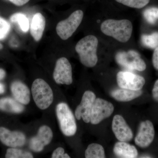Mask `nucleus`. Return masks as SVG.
Wrapping results in <instances>:
<instances>
[{"label": "nucleus", "mask_w": 158, "mask_h": 158, "mask_svg": "<svg viewBox=\"0 0 158 158\" xmlns=\"http://www.w3.org/2000/svg\"><path fill=\"white\" fill-rule=\"evenodd\" d=\"M101 30L105 35L113 37L120 42L125 43L128 41L131 36L133 25L128 20L109 19L106 20L102 24Z\"/></svg>", "instance_id": "nucleus-1"}, {"label": "nucleus", "mask_w": 158, "mask_h": 158, "mask_svg": "<svg viewBox=\"0 0 158 158\" xmlns=\"http://www.w3.org/2000/svg\"><path fill=\"white\" fill-rule=\"evenodd\" d=\"M98 39L94 35H88L79 40L75 47L82 64L87 67L95 66L98 61L97 50Z\"/></svg>", "instance_id": "nucleus-2"}, {"label": "nucleus", "mask_w": 158, "mask_h": 158, "mask_svg": "<svg viewBox=\"0 0 158 158\" xmlns=\"http://www.w3.org/2000/svg\"><path fill=\"white\" fill-rule=\"evenodd\" d=\"M31 91L35 104L40 110L48 109L53 101V93L52 88L42 79H37L34 81Z\"/></svg>", "instance_id": "nucleus-3"}, {"label": "nucleus", "mask_w": 158, "mask_h": 158, "mask_svg": "<svg viewBox=\"0 0 158 158\" xmlns=\"http://www.w3.org/2000/svg\"><path fill=\"white\" fill-rule=\"evenodd\" d=\"M56 113L59 127L65 136H73L76 133L77 126L75 118L68 105L59 103L56 107Z\"/></svg>", "instance_id": "nucleus-4"}, {"label": "nucleus", "mask_w": 158, "mask_h": 158, "mask_svg": "<svg viewBox=\"0 0 158 158\" xmlns=\"http://www.w3.org/2000/svg\"><path fill=\"white\" fill-rule=\"evenodd\" d=\"M83 17V11L78 10L73 12L66 19L58 23L56 31L59 37L63 40L71 37L81 24Z\"/></svg>", "instance_id": "nucleus-5"}, {"label": "nucleus", "mask_w": 158, "mask_h": 158, "mask_svg": "<svg viewBox=\"0 0 158 158\" xmlns=\"http://www.w3.org/2000/svg\"><path fill=\"white\" fill-rule=\"evenodd\" d=\"M115 59L118 65L130 70L143 71L146 68L145 62L141 59L140 54L135 51L118 52Z\"/></svg>", "instance_id": "nucleus-6"}, {"label": "nucleus", "mask_w": 158, "mask_h": 158, "mask_svg": "<svg viewBox=\"0 0 158 158\" xmlns=\"http://www.w3.org/2000/svg\"><path fill=\"white\" fill-rule=\"evenodd\" d=\"M113 104L103 99L95 100L92 111L90 122L92 124H98L105 118L110 117L114 111Z\"/></svg>", "instance_id": "nucleus-7"}, {"label": "nucleus", "mask_w": 158, "mask_h": 158, "mask_svg": "<svg viewBox=\"0 0 158 158\" xmlns=\"http://www.w3.org/2000/svg\"><path fill=\"white\" fill-rule=\"evenodd\" d=\"M53 76L57 84L66 85L72 84V68L68 59L65 57H62L57 60Z\"/></svg>", "instance_id": "nucleus-8"}, {"label": "nucleus", "mask_w": 158, "mask_h": 158, "mask_svg": "<svg viewBox=\"0 0 158 158\" xmlns=\"http://www.w3.org/2000/svg\"><path fill=\"white\" fill-rule=\"evenodd\" d=\"M116 80L119 88L131 90H141L145 84L143 77L128 71L118 72Z\"/></svg>", "instance_id": "nucleus-9"}, {"label": "nucleus", "mask_w": 158, "mask_h": 158, "mask_svg": "<svg viewBox=\"0 0 158 158\" xmlns=\"http://www.w3.org/2000/svg\"><path fill=\"white\" fill-rule=\"evenodd\" d=\"M96 99L95 94L92 91L87 90L83 94L80 104L78 106L75 116L78 120L81 118L86 123L90 122L91 111L94 103Z\"/></svg>", "instance_id": "nucleus-10"}, {"label": "nucleus", "mask_w": 158, "mask_h": 158, "mask_svg": "<svg viewBox=\"0 0 158 158\" xmlns=\"http://www.w3.org/2000/svg\"><path fill=\"white\" fill-rule=\"evenodd\" d=\"M53 138V132L50 128L43 125L39 128L37 135L29 141V147L34 152H40L48 145Z\"/></svg>", "instance_id": "nucleus-11"}, {"label": "nucleus", "mask_w": 158, "mask_h": 158, "mask_svg": "<svg viewBox=\"0 0 158 158\" xmlns=\"http://www.w3.org/2000/svg\"><path fill=\"white\" fill-rule=\"evenodd\" d=\"M154 136V128L152 123L149 120L142 122L135 138V142L139 147L144 148L152 143Z\"/></svg>", "instance_id": "nucleus-12"}, {"label": "nucleus", "mask_w": 158, "mask_h": 158, "mask_svg": "<svg viewBox=\"0 0 158 158\" xmlns=\"http://www.w3.org/2000/svg\"><path fill=\"white\" fill-rule=\"evenodd\" d=\"M112 130L116 138L120 141L128 142L132 139L133 134L124 118L119 115L113 117Z\"/></svg>", "instance_id": "nucleus-13"}, {"label": "nucleus", "mask_w": 158, "mask_h": 158, "mask_svg": "<svg viewBox=\"0 0 158 158\" xmlns=\"http://www.w3.org/2000/svg\"><path fill=\"white\" fill-rule=\"evenodd\" d=\"M0 141L3 144L11 148L22 147L26 143V137L21 132L11 131L3 127H0Z\"/></svg>", "instance_id": "nucleus-14"}, {"label": "nucleus", "mask_w": 158, "mask_h": 158, "mask_svg": "<svg viewBox=\"0 0 158 158\" xmlns=\"http://www.w3.org/2000/svg\"><path fill=\"white\" fill-rule=\"evenodd\" d=\"M11 90L17 101L22 104H28L31 100V92L27 85L20 81H15L11 84Z\"/></svg>", "instance_id": "nucleus-15"}, {"label": "nucleus", "mask_w": 158, "mask_h": 158, "mask_svg": "<svg viewBox=\"0 0 158 158\" xmlns=\"http://www.w3.org/2000/svg\"><path fill=\"white\" fill-rule=\"evenodd\" d=\"M45 24V18L41 13L34 15L30 27L31 34L34 40L38 41L42 38Z\"/></svg>", "instance_id": "nucleus-16"}, {"label": "nucleus", "mask_w": 158, "mask_h": 158, "mask_svg": "<svg viewBox=\"0 0 158 158\" xmlns=\"http://www.w3.org/2000/svg\"><path fill=\"white\" fill-rule=\"evenodd\" d=\"M113 152L118 157L134 158L137 157L138 152L137 148L124 141L117 142L114 145Z\"/></svg>", "instance_id": "nucleus-17"}, {"label": "nucleus", "mask_w": 158, "mask_h": 158, "mask_svg": "<svg viewBox=\"0 0 158 158\" xmlns=\"http://www.w3.org/2000/svg\"><path fill=\"white\" fill-rule=\"evenodd\" d=\"M142 94L141 90H131L120 88L112 90L110 94L118 101L125 102L135 99L141 96Z\"/></svg>", "instance_id": "nucleus-18"}, {"label": "nucleus", "mask_w": 158, "mask_h": 158, "mask_svg": "<svg viewBox=\"0 0 158 158\" xmlns=\"http://www.w3.org/2000/svg\"><path fill=\"white\" fill-rule=\"evenodd\" d=\"M24 107L16 100L10 98H4L0 99V110L14 113L23 112Z\"/></svg>", "instance_id": "nucleus-19"}, {"label": "nucleus", "mask_w": 158, "mask_h": 158, "mask_svg": "<svg viewBox=\"0 0 158 158\" xmlns=\"http://www.w3.org/2000/svg\"><path fill=\"white\" fill-rule=\"evenodd\" d=\"M85 156L86 158H104V149L100 144L92 143L88 145L85 151Z\"/></svg>", "instance_id": "nucleus-20"}, {"label": "nucleus", "mask_w": 158, "mask_h": 158, "mask_svg": "<svg viewBox=\"0 0 158 158\" xmlns=\"http://www.w3.org/2000/svg\"><path fill=\"white\" fill-rule=\"evenodd\" d=\"M11 22L18 23L20 28L23 32H28L30 27L29 20L24 14L17 13L12 15L10 17Z\"/></svg>", "instance_id": "nucleus-21"}, {"label": "nucleus", "mask_w": 158, "mask_h": 158, "mask_svg": "<svg viewBox=\"0 0 158 158\" xmlns=\"http://www.w3.org/2000/svg\"><path fill=\"white\" fill-rule=\"evenodd\" d=\"M141 40L145 46L149 48H156L158 47V32H155L150 35H142Z\"/></svg>", "instance_id": "nucleus-22"}, {"label": "nucleus", "mask_w": 158, "mask_h": 158, "mask_svg": "<svg viewBox=\"0 0 158 158\" xmlns=\"http://www.w3.org/2000/svg\"><path fill=\"white\" fill-rule=\"evenodd\" d=\"M6 158H33V155L29 152L17 149L15 148H9L6 152Z\"/></svg>", "instance_id": "nucleus-23"}, {"label": "nucleus", "mask_w": 158, "mask_h": 158, "mask_svg": "<svg viewBox=\"0 0 158 158\" xmlns=\"http://www.w3.org/2000/svg\"><path fill=\"white\" fill-rule=\"evenodd\" d=\"M117 2L124 6L135 8L141 9L148 4L150 0H115Z\"/></svg>", "instance_id": "nucleus-24"}, {"label": "nucleus", "mask_w": 158, "mask_h": 158, "mask_svg": "<svg viewBox=\"0 0 158 158\" xmlns=\"http://www.w3.org/2000/svg\"><path fill=\"white\" fill-rule=\"evenodd\" d=\"M143 15L145 19L150 23H155L158 19V8L152 7L145 9Z\"/></svg>", "instance_id": "nucleus-25"}, {"label": "nucleus", "mask_w": 158, "mask_h": 158, "mask_svg": "<svg viewBox=\"0 0 158 158\" xmlns=\"http://www.w3.org/2000/svg\"><path fill=\"white\" fill-rule=\"evenodd\" d=\"M10 30L9 23L0 17V40L4 39L9 34Z\"/></svg>", "instance_id": "nucleus-26"}, {"label": "nucleus", "mask_w": 158, "mask_h": 158, "mask_svg": "<svg viewBox=\"0 0 158 158\" xmlns=\"http://www.w3.org/2000/svg\"><path fill=\"white\" fill-rule=\"evenodd\" d=\"M52 158H69L70 156L65 153V151L62 148L59 147L54 151L52 156Z\"/></svg>", "instance_id": "nucleus-27"}, {"label": "nucleus", "mask_w": 158, "mask_h": 158, "mask_svg": "<svg viewBox=\"0 0 158 158\" xmlns=\"http://www.w3.org/2000/svg\"><path fill=\"white\" fill-rule=\"evenodd\" d=\"M152 62L154 67L156 69H158V47L156 48L152 57Z\"/></svg>", "instance_id": "nucleus-28"}, {"label": "nucleus", "mask_w": 158, "mask_h": 158, "mask_svg": "<svg viewBox=\"0 0 158 158\" xmlns=\"http://www.w3.org/2000/svg\"><path fill=\"white\" fill-rule=\"evenodd\" d=\"M152 95L154 99L158 102V80L155 83L152 90Z\"/></svg>", "instance_id": "nucleus-29"}, {"label": "nucleus", "mask_w": 158, "mask_h": 158, "mask_svg": "<svg viewBox=\"0 0 158 158\" xmlns=\"http://www.w3.org/2000/svg\"><path fill=\"white\" fill-rule=\"evenodd\" d=\"M15 6H22L28 2L30 0H8Z\"/></svg>", "instance_id": "nucleus-30"}, {"label": "nucleus", "mask_w": 158, "mask_h": 158, "mask_svg": "<svg viewBox=\"0 0 158 158\" xmlns=\"http://www.w3.org/2000/svg\"><path fill=\"white\" fill-rule=\"evenodd\" d=\"M6 75V72L2 69H0V81L5 77Z\"/></svg>", "instance_id": "nucleus-31"}, {"label": "nucleus", "mask_w": 158, "mask_h": 158, "mask_svg": "<svg viewBox=\"0 0 158 158\" xmlns=\"http://www.w3.org/2000/svg\"><path fill=\"white\" fill-rule=\"evenodd\" d=\"M5 91V86L2 83H0V94L4 93Z\"/></svg>", "instance_id": "nucleus-32"}, {"label": "nucleus", "mask_w": 158, "mask_h": 158, "mask_svg": "<svg viewBox=\"0 0 158 158\" xmlns=\"http://www.w3.org/2000/svg\"><path fill=\"white\" fill-rule=\"evenodd\" d=\"M3 48V45L2 44L0 43V50L2 49Z\"/></svg>", "instance_id": "nucleus-33"}]
</instances>
